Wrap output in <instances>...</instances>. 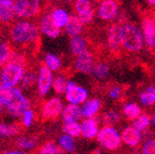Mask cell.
I'll list each match as a JSON object with an SVG mask.
<instances>
[{
	"label": "cell",
	"mask_w": 155,
	"mask_h": 154,
	"mask_svg": "<svg viewBox=\"0 0 155 154\" xmlns=\"http://www.w3.org/2000/svg\"><path fill=\"white\" fill-rule=\"evenodd\" d=\"M40 12V0H15V14L18 18H34Z\"/></svg>",
	"instance_id": "cell-5"
},
{
	"label": "cell",
	"mask_w": 155,
	"mask_h": 154,
	"mask_svg": "<svg viewBox=\"0 0 155 154\" xmlns=\"http://www.w3.org/2000/svg\"><path fill=\"white\" fill-rule=\"evenodd\" d=\"M8 63H14V64H18V65L23 66V67L26 68L28 65V62L26 59V56L25 54H23L22 52L12 49V52H11V55H10L9 62Z\"/></svg>",
	"instance_id": "cell-40"
},
{
	"label": "cell",
	"mask_w": 155,
	"mask_h": 154,
	"mask_svg": "<svg viewBox=\"0 0 155 154\" xmlns=\"http://www.w3.org/2000/svg\"><path fill=\"white\" fill-rule=\"evenodd\" d=\"M83 28H84V24L80 19V17L78 16L77 14H72L70 15V17L68 19L67 25H66V27L64 29H65L66 34L70 38H72L74 36L82 35Z\"/></svg>",
	"instance_id": "cell-21"
},
{
	"label": "cell",
	"mask_w": 155,
	"mask_h": 154,
	"mask_svg": "<svg viewBox=\"0 0 155 154\" xmlns=\"http://www.w3.org/2000/svg\"><path fill=\"white\" fill-rule=\"evenodd\" d=\"M141 30L144 37V45L151 52L155 51V16L145 15L141 21Z\"/></svg>",
	"instance_id": "cell-9"
},
{
	"label": "cell",
	"mask_w": 155,
	"mask_h": 154,
	"mask_svg": "<svg viewBox=\"0 0 155 154\" xmlns=\"http://www.w3.org/2000/svg\"><path fill=\"white\" fill-rule=\"evenodd\" d=\"M124 89L120 84H112L107 89V96L109 97L111 100L117 101L123 97Z\"/></svg>",
	"instance_id": "cell-38"
},
{
	"label": "cell",
	"mask_w": 155,
	"mask_h": 154,
	"mask_svg": "<svg viewBox=\"0 0 155 154\" xmlns=\"http://www.w3.org/2000/svg\"><path fill=\"white\" fill-rule=\"evenodd\" d=\"M63 132L65 134L72 136L74 138H78L82 136V128L81 124L79 122H71V123H64Z\"/></svg>",
	"instance_id": "cell-35"
},
{
	"label": "cell",
	"mask_w": 155,
	"mask_h": 154,
	"mask_svg": "<svg viewBox=\"0 0 155 154\" xmlns=\"http://www.w3.org/2000/svg\"><path fill=\"white\" fill-rule=\"evenodd\" d=\"M15 17V0H0V25L10 26Z\"/></svg>",
	"instance_id": "cell-17"
},
{
	"label": "cell",
	"mask_w": 155,
	"mask_h": 154,
	"mask_svg": "<svg viewBox=\"0 0 155 154\" xmlns=\"http://www.w3.org/2000/svg\"><path fill=\"white\" fill-rule=\"evenodd\" d=\"M24 126L22 125V123H14L11 125H8L5 123H0V138L5 137H14V136L19 135L22 132V129Z\"/></svg>",
	"instance_id": "cell-26"
},
{
	"label": "cell",
	"mask_w": 155,
	"mask_h": 154,
	"mask_svg": "<svg viewBox=\"0 0 155 154\" xmlns=\"http://www.w3.org/2000/svg\"><path fill=\"white\" fill-rule=\"evenodd\" d=\"M64 102L59 97H53L44 101L41 106V120L43 122L55 121L61 116Z\"/></svg>",
	"instance_id": "cell-6"
},
{
	"label": "cell",
	"mask_w": 155,
	"mask_h": 154,
	"mask_svg": "<svg viewBox=\"0 0 155 154\" xmlns=\"http://www.w3.org/2000/svg\"><path fill=\"white\" fill-rule=\"evenodd\" d=\"M0 153H1V151H0Z\"/></svg>",
	"instance_id": "cell-49"
},
{
	"label": "cell",
	"mask_w": 155,
	"mask_h": 154,
	"mask_svg": "<svg viewBox=\"0 0 155 154\" xmlns=\"http://www.w3.org/2000/svg\"><path fill=\"white\" fill-rule=\"evenodd\" d=\"M121 137H122V141H123V145L127 146L129 148H133V149L140 147L143 141L142 132H140L138 128H136L133 124L128 126H125L122 129Z\"/></svg>",
	"instance_id": "cell-15"
},
{
	"label": "cell",
	"mask_w": 155,
	"mask_h": 154,
	"mask_svg": "<svg viewBox=\"0 0 155 154\" xmlns=\"http://www.w3.org/2000/svg\"><path fill=\"white\" fill-rule=\"evenodd\" d=\"M37 142H38V138L34 137V136H22L18 137L15 141V147L17 149H22L23 151L26 150H32L36 148Z\"/></svg>",
	"instance_id": "cell-30"
},
{
	"label": "cell",
	"mask_w": 155,
	"mask_h": 154,
	"mask_svg": "<svg viewBox=\"0 0 155 154\" xmlns=\"http://www.w3.org/2000/svg\"><path fill=\"white\" fill-rule=\"evenodd\" d=\"M52 14V18H53V22L58 28H65L66 25L68 23V19L70 17V14L66 11L63 8H56V9L53 10Z\"/></svg>",
	"instance_id": "cell-27"
},
{
	"label": "cell",
	"mask_w": 155,
	"mask_h": 154,
	"mask_svg": "<svg viewBox=\"0 0 155 154\" xmlns=\"http://www.w3.org/2000/svg\"><path fill=\"white\" fill-rule=\"evenodd\" d=\"M133 125L136 128H138L140 132H145L148 130L149 127L151 126V116L147 112H142L138 118H136L133 121Z\"/></svg>",
	"instance_id": "cell-32"
},
{
	"label": "cell",
	"mask_w": 155,
	"mask_h": 154,
	"mask_svg": "<svg viewBox=\"0 0 155 154\" xmlns=\"http://www.w3.org/2000/svg\"><path fill=\"white\" fill-rule=\"evenodd\" d=\"M87 50H88V41L85 37H83L82 35H79V36H74L71 38L70 51L74 57Z\"/></svg>",
	"instance_id": "cell-23"
},
{
	"label": "cell",
	"mask_w": 155,
	"mask_h": 154,
	"mask_svg": "<svg viewBox=\"0 0 155 154\" xmlns=\"http://www.w3.org/2000/svg\"><path fill=\"white\" fill-rule=\"evenodd\" d=\"M140 152L142 154H155V137L147 138L142 141Z\"/></svg>",
	"instance_id": "cell-41"
},
{
	"label": "cell",
	"mask_w": 155,
	"mask_h": 154,
	"mask_svg": "<svg viewBox=\"0 0 155 154\" xmlns=\"http://www.w3.org/2000/svg\"><path fill=\"white\" fill-rule=\"evenodd\" d=\"M120 119H121V116L117 111L109 110L102 114L101 120L104 123V125H115L119 123Z\"/></svg>",
	"instance_id": "cell-39"
},
{
	"label": "cell",
	"mask_w": 155,
	"mask_h": 154,
	"mask_svg": "<svg viewBox=\"0 0 155 154\" xmlns=\"http://www.w3.org/2000/svg\"><path fill=\"white\" fill-rule=\"evenodd\" d=\"M44 64L48 66L53 72H57L61 69V59L57 55L52 53H48L44 57Z\"/></svg>",
	"instance_id": "cell-34"
},
{
	"label": "cell",
	"mask_w": 155,
	"mask_h": 154,
	"mask_svg": "<svg viewBox=\"0 0 155 154\" xmlns=\"http://www.w3.org/2000/svg\"><path fill=\"white\" fill-rule=\"evenodd\" d=\"M121 40L123 50L127 53L137 54L145 46L141 27L131 22L121 24Z\"/></svg>",
	"instance_id": "cell-2"
},
{
	"label": "cell",
	"mask_w": 155,
	"mask_h": 154,
	"mask_svg": "<svg viewBox=\"0 0 155 154\" xmlns=\"http://www.w3.org/2000/svg\"><path fill=\"white\" fill-rule=\"evenodd\" d=\"M5 153H7V154H23V153H25V151H23V150H9V151H5Z\"/></svg>",
	"instance_id": "cell-43"
},
{
	"label": "cell",
	"mask_w": 155,
	"mask_h": 154,
	"mask_svg": "<svg viewBox=\"0 0 155 154\" xmlns=\"http://www.w3.org/2000/svg\"><path fill=\"white\" fill-rule=\"evenodd\" d=\"M106 42L108 50L113 54H119L122 50V40H121V25L117 23L111 24L106 32Z\"/></svg>",
	"instance_id": "cell-10"
},
{
	"label": "cell",
	"mask_w": 155,
	"mask_h": 154,
	"mask_svg": "<svg viewBox=\"0 0 155 154\" xmlns=\"http://www.w3.org/2000/svg\"><path fill=\"white\" fill-rule=\"evenodd\" d=\"M21 119H22V125L24 127H30L35 120V112L30 108L27 109Z\"/></svg>",
	"instance_id": "cell-42"
},
{
	"label": "cell",
	"mask_w": 155,
	"mask_h": 154,
	"mask_svg": "<svg viewBox=\"0 0 155 154\" xmlns=\"http://www.w3.org/2000/svg\"><path fill=\"white\" fill-rule=\"evenodd\" d=\"M53 71H52L45 64H42L39 68L38 72V94L40 97H43L45 95H48V93L50 92L53 84Z\"/></svg>",
	"instance_id": "cell-13"
},
{
	"label": "cell",
	"mask_w": 155,
	"mask_h": 154,
	"mask_svg": "<svg viewBox=\"0 0 155 154\" xmlns=\"http://www.w3.org/2000/svg\"><path fill=\"white\" fill-rule=\"evenodd\" d=\"M73 10H74V14L80 17L84 25L91 24L96 14V11L93 8L91 0H74Z\"/></svg>",
	"instance_id": "cell-14"
},
{
	"label": "cell",
	"mask_w": 155,
	"mask_h": 154,
	"mask_svg": "<svg viewBox=\"0 0 155 154\" xmlns=\"http://www.w3.org/2000/svg\"><path fill=\"white\" fill-rule=\"evenodd\" d=\"M5 105H3V104H1V102H0V114H1V113H2V112H3V111H5Z\"/></svg>",
	"instance_id": "cell-46"
},
{
	"label": "cell",
	"mask_w": 155,
	"mask_h": 154,
	"mask_svg": "<svg viewBox=\"0 0 155 154\" xmlns=\"http://www.w3.org/2000/svg\"><path fill=\"white\" fill-rule=\"evenodd\" d=\"M150 116H151V125L155 127V111L153 112L152 114H151Z\"/></svg>",
	"instance_id": "cell-45"
},
{
	"label": "cell",
	"mask_w": 155,
	"mask_h": 154,
	"mask_svg": "<svg viewBox=\"0 0 155 154\" xmlns=\"http://www.w3.org/2000/svg\"><path fill=\"white\" fill-rule=\"evenodd\" d=\"M96 140L100 148L106 151H117L123 145L121 132L114 125H104L99 129Z\"/></svg>",
	"instance_id": "cell-3"
},
{
	"label": "cell",
	"mask_w": 155,
	"mask_h": 154,
	"mask_svg": "<svg viewBox=\"0 0 155 154\" xmlns=\"http://www.w3.org/2000/svg\"><path fill=\"white\" fill-rule=\"evenodd\" d=\"M93 1H95V2H100L101 0H93Z\"/></svg>",
	"instance_id": "cell-47"
},
{
	"label": "cell",
	"mask_w": 155,
	"mask_h": 154,
	"mask_svg": "<svg viewBox=\"0 0 155 154\" xmlns=\"http://www.w3.org/2000/svg\"><path fill=\"white\" fill-rule=\"evenodd\" d=\"M139 102L141 106L150 108L155 106V85H147L138 95Z\"/></svg>",
	"instance_id": "cell-22"
},
{
	"label": "cell",
	"mask_w": 155,
	"mask_h": 154,
	"mask_svg": "<svg viewBox=\"0 0 155 154\" xmlns=\"http://www.w3.org/2000/svg\"><path fill=\"white\" fill-rule=\"evenodd\" d=\"M120 5L117 0H101L96 9V15L102 22H113L117 17Z\"/></svg>",
	"instance_id": "cell-7"
},
{
	"label": "cell",
	"mask_w": 155,
	"mask_h": 154,
	"mask_svg": "<svg viewBox=\"0 0 155 154\" xmlns=\"http://www.w3.org/2000/svg\"><path fill=\"white\" fill-rule=\"evenodd\" d=\"M68 84V79L66 75H58L54 77L53 84H52V89L57 95H63L65 94L66 89H67Z\"/></svg>",
	"instance_id": "cell-33"
},
{
	"label": "cell",
	"mask_w": 155,
	"mask_h": 154,
	"mask_svg": "<svg viewBox=\"0 0 155 154\" xmlns=\"http://www.w3.org/2000/svg\"><path fill=\"white\" fill-rule=\"evenodd\" d=\"M63 150L59 147V145H56L54 141H48L40 147L39 153L41 154H59L63 153Z\"/></svg>",
	"instance_id": "cell-37"
},
{
	"label": "cell",
	"mask_w": 155,
	"mask_h": 154,
	"mask_svg": "<svg viewBox=\"0 0 155 154\" xmlns=\"http://www.w3.org/2000/svg\"><path fill=\"white\" fill-rule=\"evenodd\" d=\"M30 108V101L26 96L23 95L22 89L16 94V96L5 106L7 112L13 118H22L24 112Z\"/></svg>",
	"instance_id": "cell-11"
},
{
	"label": "cell",
	"mask_w": 155,
	"mask_h": 154,
	"mask_svg": "<svg viewBox=\"0 0 155 154\" xmlns=\"http://www.w3.org/2000/svg\"><path fill=\"white\" fill-rule=\"evenodd\" d=\"M40 32L50 39H56L61 35V29L58 28L53 22L51 13H45L39 21Z\"/></svg>",
	"instance_id": "cell-16"
},
{
	"label": "cell",
	"mask_w": 155,
	"mask_h": 154,
	"mask_svg": "<svg viewBox=\"0 0 155 154\" xmlns=\"http://www.w3.org/2000/svg\"><path fill=\"white\" fill-rule=\"evenodd\" d=\"M10 40L17 48L22 50L31 49L35 50L40 43V28L35 23L28 21H19L10 25Z\"/></svg>",
	"instance_id": "cell-1"
},
{
	"label": "cell",
	"mask_w": 155,
	"mask_h": 154,
	"mask_svg": "<svg viewBox=\"0 0 155 154\" xmlns=\"http://www.w3.org/2000/svg\"><path fill=\"white\" fill-rule=\"evenodd\" d=\"M110 71V66L106 62H96L92 71V75L97 81H104L109 78Z\"/></svg>",
	"instance_id": "cell-25"
},
{
	"label": "cell",
	"mask_w": 155,
	"mask_h": 154,
	"mask_svg": "<svg viewBox=\"0 0 155 154\" xmlns=\"http://www.w3.org/2000/svg\"><path fill=\"white\" fill-rule=\"evenodd\" d=\"M145 2H147V5H148L149 7L154 8L155 9V0H145Z\"/></svg>",
	"instance_id": "cell-44"
},
{
	"label": "cell",
	"mask_w": 155,
	"mask_h": 154,
	"mask_svg": "<svg viewBox=\"0 0 155 154\" xmlns=\"http://www.w3.org/2000/svg\"><path fill=\"white\" fill-rule=\"evenodd\" d=\"M58 145L66 153H73L77 151V143H75L74 137L65 134V132H64V135L58 138Z\"/></svg>",
	"instance_id": "cell-29"
},
{
	"label": "cell",
	"mask_w": 155,
	"mask_h": 154,
	"mask_svg": "<svg viewBox=\"0 0 155 154\" xmlns=\"http://www.w3.org/2000/svg\"><path fill=\"white\" fill-rule=\"evenodd\" d=\"M37 82H38V75L32 69H29L26 70L24 77L19 82V84H21L22 89H30L37 84Z\"/></svg>",
	"instance_id": "cell-31"
},
{
	"label": "cell",
	"mask_w": 155,
	"mask_h": 154,
	"mask_svg": "<svg viewBox=\"0 0 155 154\" xmlns=\"http://www.w3.org/2000/svg\"><path fill=\"white\" fill-rule=\"evenodd\" d=\"M96 64V59L90 50L85 51L80 55L75 56V59L73 62V68L77 72L82 75H92V71L94 69V66Z\"/></svg>",
	"instance_id": "cell-12"
},
{
	"label": "cell",
	"mask_w": 155,
	"mask_h": 154,
	"mask_svg": "<svg viewBox=\"0 0 155 154\" xmlns=\"http://www.w3.org/2000/svg\"><path fill=\"white\" fill-rule=\"evenodd\" d=\"M46 1H53V0H46Z\"/></svg>",
	"instance_id": "cell-48"
},
{
	"label": "cell",
	"mask_w": 155,
	"mask_h": 154,
	"mask_svg": "<svg viewBox=\"0 0 155 154\" xmlns=\"http://www.w3.org/2000/svg\"><path fill=\"white\" fill-rule=\"evenodd\" d=\"M101 100L99 98L93 97V98H87L82 104L81 111H82V116L86 118H95L101 110Z\"/></svg>",
	"instance_id": "cell-19"
},
{
	"label": "cell",
	"mask_w": 155,
	"mask_h": 154,
	"mask_svg": "<svg viewBox=\"0 0 155 154\" xmlns=\"http://www.w3.org/2000/svg\"><path fill=\"white\" fill-rule=\"evenodd\" d=\"M122 113L125 119L129 121H134L136 118H138L142 113V109L138 102L135 101H127L122 107Z\"/></svg>",
	"instance_id": "cell-24"
},
{
	"label": "cell",
	"mask_w": 155,
	"mask_h": 154,
	"mask_svg": "<svg viewBox=\"0 0 155 154\" xmlns=\"http://www.w3.org/2000/svg\"><path fill=\"white\" fill-rule=\"evenodd\" d=\"M82 128V137L87 140H92L97 137L99 132V120L95 118H86L81 124Z\"/></svg>",
	"instance_id": "cell-18"
},
{
	"label": "cell",
	"mask_w": 155,
	"mask_h": 154,
	"mask_svg": "<svg viewBox=\"0 0 155 154\" xmlns=\"http://www.w3.org/2000/svg\"><path fill=\"white\" fill-rule=\"evenodd\" d=\"M64 95L68 104H74L80 106L88 98V91L86 87L78 84L77 82L68 81L67 89Z\"/></svg>",
	"instance_id": "cell-8"
},
{
	"label": "cell",
	"mask_w": 155,
	"mask_h": 154,
	"mask_svg": "<svg viewBox=\"0 0 155 154\" xmlns=\"http://www.w3.org/2000/svg\"><path fill=\"white\" fill-rule=\"evenodd\" d=\"M21 89H17L15 86H5L0 83V102L7 106L10 101L12 100Z\"/></svg>",
	"instance_id": "cell-28"
},
{
	"label": "cell",
	"mask_w": 155,
	"mask_h": 154,
	"mask_svg": "<svg viewBox=\"0 0 155 154\" xmlns=\"http://www.w3.org/2000/svg\"><path fill=\"white\" fill-rule=\"evenodd\" d=\"M26 68L18 64L7 63L0 71V83L5 86H16L23 79Z\"/></svg>",
	"instance_id": "cell-4"
},
{
	"label": "cell",
	"mask_w": 155,
	"mask_h": 154,
	"mask_svg": "<svg viewBox=\"0 0 155 154\" xmlns=\"http://www.w3.org/2000/svg\"><path fill=\"white\" fill-rule=\"evenodd\" d=\"M12 49V45L7 41L0 42V67H3L9 62Z\"/></svg>",
	"instance_id": "cell-36"
},
{
	"label": "cell",
	"mask_w": 155,
	"mask_h": 154,
	"mask_svg": "<svg viewBox=\"0 0 155 154\" xmlns=\"http://www.w3.org/2000/svg\"><path fill=\"white\" fill-rule=\"evenodd\" d=\"M61 120L64 123H71V122H79L82 116V111L79 105L68 104V106L64 107V110L61 112Z\"/></svg>",
	"instance_id": "cell-20"
}]
</instances>
